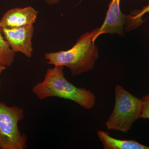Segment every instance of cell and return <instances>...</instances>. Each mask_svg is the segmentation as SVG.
<instances>
[{
  "label": "cell",
  "mask_w": 149,
  "mask_h": 149,
  "mask_svg": "<svg viewBox=\"0 0 149 149\" xmlns=\"http://www.w3.org/2000/svg\"><path fill=\"white\" fill-rule=\"evenodd\" d=\"M45 1L48 5L51 6L58 3L60 0H45Z\"/></svg>",
  "instance_id": "cell-12"
},
{
  "label": "cell",
  "mask_w": 149,
  "mask_h": 149,
  "mask_svg": "<svg viewBox=\"0 0 149 149\" xmlns=\"http://www.w3.org/2000/svg\"><path fill=\"white\" fill-rule=\"evenodd\" d=\"M97 135L105 149H149V147L133 140L114 139L107 132L98 130Z\"/></svg>",
  "instance_id": "cell-8"
},
{
  "label": "cell",
  "mask_w": 149,
  "mask_h": 149,
  "mask_svg": "<svg viewBox=\"0 0 149 149\" xmlns=\"http://www.w3.org/2000/svg\"><path fill=\"white\" fill-rule=\"evenodd\" d=\"M143 102L140 118L149 119V94L141 99Z\"/></svg>",
  "instance_id": "cell-10"
},
{
  "label": "cell",
  "mask_w": 149,
  "mask_h": 149,
  "mask_svg": "<svg viewBox=\"0 0 149 149\" xmlns=\"http://www.w3.org/2000/svg\"><path fill=\"white\" fill-rule=\"evenodd\" d=\"M1 29L5 39L15 53L21 52L28 58L32 57L33 52L32 43L34 32L33 25Z\"/></svg>",
  "instance_id": "cell-5"
},
{
  "label": "cell",
  "mask_w": 149,
  "mask_h": 149,
  "mask_svg": "<svg viewBox=\"0 0 149 149\" xmlns=\"http://www.w3.org/2000/svg\"><path fill=\"white\" fill-rule=\"evenodd\" d=\"M24 118V110L17 106L10 107L0 102V148L24 149L27 137L19 130L18 123Z\"/></svg>",
  "instance_id": "cell-4"
},
{
  "label": "cell",
  "mask_w": 149,
  "mask_h": 149,
  "mask_svg": "<svg viewBox=\"0 0 149 149\" xmlns=\"http://www.w3.org/2000/svg\"><path fill=\"white\" fill-rule=\"evenodd\" d=\"M149 12V4L145 7L142 10L134 13V15L136 18L139 19H142V17L144 14Z\"/></svg>",
  "instance_id": "cell-11"
},
{
  "label": "cell",
  "mask_w": 149,
  "mask_h": 149,
  "mask_svg": "<svg viewBox=\"0 0 149 149\" xmlns=\"http://www.w3.org/2000/svg\"><path fill=\"white\" fill-rule=\"evenodd\" d=\"M99 28L81 35L73 47L66 51L45 54L47 63L54 66H66L72 76H77L93 69L99 57L95 44Z\"/></svg>",
  "instance_id": "cell-2"
},
{
  "label": "cell",
  "mask_w": 149,
  "mask_h": 149,
  "mask_svg": "<svg viewBox=\"0 0 149 149\" xmlns=\"http://www.w3.org/2000/svg\"><path fill=\"white\" fill-rule=\"evenodd\" d=\"M38 13L31 6L13 9L7 12L0 20V28H17L33 25Z\"/></svg>",
  "instance_id": "cell-6"
},
{
  "label": "cell",
  "mask_w": 149,
  "mask_h": 149,
  "mask_svg": "<svg viewBox=\"0 0 149 149\" xmlns=\"http://www.w3.org/2000/svg\"><path fill=\"white\" fill-rule=\"evenodd\" d=\"M120 0H112L105 21L100 28H99L97 36L104 34H116L123 36V27L126 16L120 10Z\"/></svg>",
  "instance_id": "cell-7"
},
{
  "label": "cell",
  "mask_w": 149,
  "mask_h": 149,
  "mask_svg": "<svg viewBox=\"0 0 149 149\" xmlns=\"http://www.w3.org/2000/svg\"><path fill=\"white\" fill-rule=\"evenodd\" d=\"M32 92L40 100L51 97L66 99L86 109H91L95 104V96L91 91L77 88L65 79L64 66L49 68L44 80L33 87Z\"/></svg>",
  "instance_id": "cell-1"
},
{
  "label": "cell",
  "mask_w": 149,
  "mask_h": 149,
  "mask_svg": "<svg viewBox=\"0 0 149 149\" xmlns=\"http://www.w3.org/2000/svg\"><path fill=\"white\" fill-rule=\"evenodd\" d=\"M6 69V67L0 64V76L1 72ZM0 87H1V81H0Z\"/></svg>",
  "instance_id": "cell-13"
},
{
  "label": "cell",
  "mask_w": 149,
  "mask_h": 149,
  "mask_svg": "<svg viewBox=\"0 0 149 149\" xmlns=\"http://www.w3.org/2000/svg\"><path fill=\"white\" fill-rule=\"evenodd\" d=\"M115 92L114 108L105 123L106 126L109 130L127 133L133 123L140 118L143 102L141 99L133 95L120 85H116Z\"/></svg>",
  "instance_id": "cell-3"
},
{
  "label": "cell",
  "mask_w": 149,
  "mask_h": 149,
  "mask_svg": "<svg viewBox=\"0 0 149 149\" xmlns=\"http://www.w3.org/2000/svg\"><path fill=\"white\" fill-rule=\"evenodd\" d=\"M15 53L3 37L0 28V64L4 66H10L13 63Z\"/></svg>",
  "instance_id": "cell-9"
}]
</instances>
